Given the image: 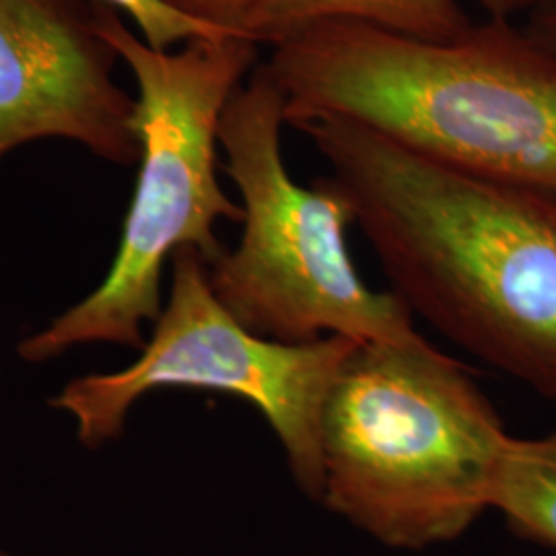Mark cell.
<instances>
[{"mask_svg": "<svg viewBox=\"0 0 556 556\" xmlns=\"http://www.w3.org/2000/svg\"><path fill=\"white\" fill-rule=\"evenodd\" d=\"M328 163L410 314L556 402V202L429 160L353 119L293 126Z\"/></svg>", "mask_w": 556, "mask_h": 556, "instance_id": "6da1fadb", "label": "cell"}, {"mask_svg": "<svg viewBox=\"0 0 556 556\" xmlns=\"http://www.w3.org/2000/svg\"><path fill=\"white\" fill-rule=\"evenodd\" d=\"M93 21L137 80L139 176L110 273L91 295L21 340L17 353L27 363L100 342L140 351L144 326H153L163 307L165 262L179 248H194L211 266L225 252L217 220L243 217L217 178L219 122L256 66L258 43L239 36L197 38L169 52L151 48L108 4L93 2Z\"/></svg>", "mask_w": 556, "mask_h": 556, "instance_id": "277c9868", "label": "cell"}, {"mask_svg": "<svg viewBox=\"0 0 556 556\" xmlns=\"http://www.w3.org/2000/svg\"><path fill=\"white\" fill-rule=\"evenodd\" d=\"M89 2H101L116 9L118 13H126L139 27L142 40L155 50H169L179 41L227 36L208 25H202L199 21L179 15L161 0H89Z\"/></svg>", "mask_w": 556, "mask_h": 556, "instance_id": "30bf717a", "label": "cell"}, {"mask_svg": "<svg viewBox=\"0 0 556 556\" xmlns=\"http://www.w3.org/2000/svg\"><path fill=\"white\" fill-rule=\"evenodd\" d=\"M534 40L556 52V0H548L521 25Z\"/></svg>", "mask_w": 556, "mask_h": 556, "instance_id": "7c38bea8", "label": "cell"}, {"mask_svg": "<svg viewBox=\"0 0 556 556\" xmlns=\"http://www.w3.org/2000/svg\"><path fill=\"white\" fill-rule=\"evenodd\" d=\"M491 509L514 534L556 553V429L540 438H509Z\"/></svg>", "mask_w": 556, "mask_h": 556, "instance_id": "9c48e42d", "label": "cell"}, {"mask_svg": "<svg viewBox=\"0 0 556 556\" xmlns=\"http://www.w3.org/2000/svg\"><path fill=\"white\" fill-rule=\"evenodd\" d=\"M285 98L266 64L254 66L219 122L225 172L241 197L243 233L208 266L220 305L252 334L285 344L318 338L408 342L420 337L392 291H374L349 254L346 202L324 178L289 176L280 130Z\"/></svg>", "mask_w": 556, "mask_h": 556, "instance_id": "5b68a950", "label": "cell"}, {"mask_svg": "<svg viewBox=\"0 0 556 556\" xmlns=\"http://www.w3.org/2000/svg\"><path fill=\"white\" fill-rule=\"evenodd\" d=\"M172 11L188 20L199 21L227 36H243L248 17L256 0H161Z\"/></svg>", "mask_w": 556, "mask_h": 556, "instance_id": "8fae6325", "label": "cell"}, {"mask_svg": "<svg viewBox=\"0 0 556 556\" xmlns=\"http://www.w3.org/2000/svg\"><path fill=\"white\" fill-rule=\"evenodd\" d=\"M477 2L486 11L489 20L514 21L521 13L530 17L548 0H477Z\"/></svg>", "mask_w": 556, "mask_h": 556, "instance_id": "4fadbf2b", "label": "cell"}, {"mask_svg": "<svg viewBox=\"0 0 556 556\" xmlns=\"http://www.w3.org/2000/svg\"><path fill=\"white\" fill-rule=\"evenodd\" d=\"M169 298L140 357L114 374L71 379L50 406L77 425L87 450L118 439L132 406L149 392L190 388L238 397L266 418L301 493H321V418L340 369L361 340L318 338L285 344L245 330L215 298L208 266L194 248L172 256Z\"/></svg>", "mask_w": 556, "mask_h": 556, "instance_id": "8992f818", "label": "cell"}, {"mask_svg": "<svg viewBox=\"0 0 556 556\" xmlns=\"http://www.w3.org/2000/svg\"><path fill=\"white\" fill-rule=\"evenodd\" d=\"M89 0H0V161L23 144L79 142L114 165L139 161L137 100Z\"/></svg>", "mask_w": 556, "mask_h": 556, "instance_id": "52a82bcc", "label": "cell"}, {"mask_svg": "<svg viewBox=\"0 0 556 556\" xmlns=\"http://www.w3.org/2000/svg\"><path fill=\"white\" fill-rule=\"evenodd\" d=\"M295 126L363 124L464 174L556 202V52L516 21L472 23L454 40L321 21L264 62Z\"/></svg>", "mask_w": 556, "mask_h": 556, "instance_id": "7a4b0ae2", "label": "cell"}, {"mask_svg": "<svg viewBox=\"0 0 556 556\" xmlns=\"http://www.w3.org/2000/svg\"><path fill=\"white\" fill-rule=\"evenodd\" d=\"M509 438L472 374L427 338L361 342L324 408L318 503L388 548L454 542L491 511Z\"/></svg>", "mask_w": 556, "mask_h": 556, "instance_id": "3957f363", "label": "cell"}, {"mask_svg": "<svg viewBox=\"0 0 556 556\" xmlns=\"http://www.w3.org/2000/svg\"><path fill=\"white\" fill-rule=\"evenodd\" d=\"M0 556H11L9 553H4V551H0Z\"/></svg>", "mask_w": 556, "mask_h": 556, "instance_id": "5bb4252c", "label": "cell"}, {"mask_svg": "<svg viewBox=\"0 0 556 556\" xmlns=\"http://www.w3.org/2000/svg\"><path fill=\"white\" fill-rule=\"evenodd\" d=\"M321 21H357L427 41L454 40L475 23L462 0H256L243 36L275 46Z\"/></svg>", "mask_w": 556, "mask_h": 556, "instance_id": "ba28073f", "label": "cell"}]
</instances>
